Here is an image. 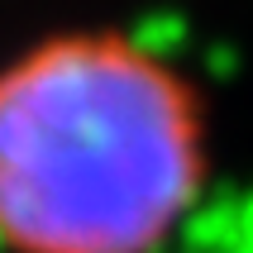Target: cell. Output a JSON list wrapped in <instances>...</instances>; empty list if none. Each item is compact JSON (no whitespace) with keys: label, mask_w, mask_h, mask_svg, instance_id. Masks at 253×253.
I'll use <instances>...</instances> for the list:
<instances>
[{"label":"cell","mask_w":253,"mask_h":253,"mask_svg":"<svg viewBox=\"0 0 253 253\" xmlns=\"http://www.w3.org/2000/svg\"><path fill=\"white\" fill-rule=\"evenodd\" d=\"M201 177V110L148 43L57 34L0 67L5 253H158Z\"/></svg>","instance_id":"cell-1"}]
</instances>
